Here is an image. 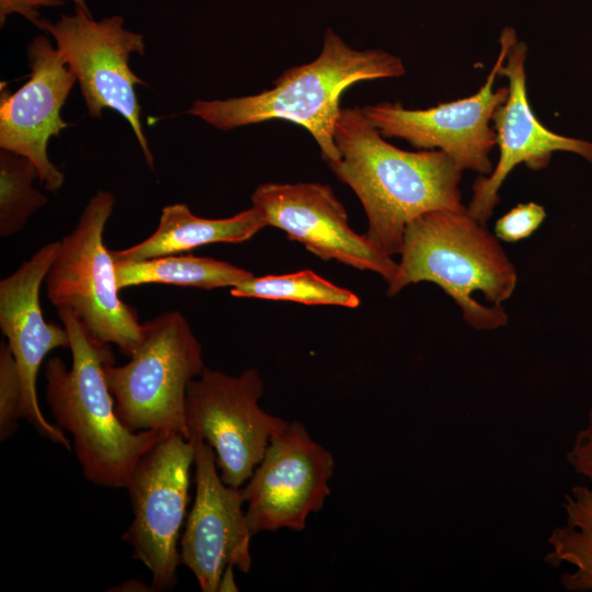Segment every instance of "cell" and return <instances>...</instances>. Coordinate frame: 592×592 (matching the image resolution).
Segmentation results:
<instances>
[{"label": "cell", "instance_id": "cell-25", "mask_svg": "<svg viewBox=\"0 0 592 592\" xmlns=\"http://www.w3.org/2000/svg\"><path fill=\"white\" fill-rule=\"evenodd\" d=\"M61 4L62 0H0V24L2 26L10 14L18 13L38 26L42 21L39 8Z\"/></svg>", "mask_w": 592, "mask_h": 592}, {"label": "cell", "instance_id": "cell-13", "mask_svg": "<svg viewBox=\"0 0 592 592\" xmlns=\"http://www.w3.org/2000/svg\"><path fill=\"white\" fill-rule=\"evenodd\" d=\"M190 439L195 446L196 490L180 538V559L203 592H217L228 566L246 573L250 570L253 534L242 509L240 488L223 481L209 444L197 435Z\"/></svg>", "mask_w": 592, "mask_h": 592}, {"label": "cell", "instance_id": "cell-9", "mask_svg": "<svg viewBox=\"0 0 592 592\" xmlns=\"http://www.w3.org/2000/svg\"><path fill=\"white\" fill-rule=\"evenodd\" d=\"M516 41L514 29H503L496 62L482 87L467 98L423 110L406 109L399 102H380L361 107L362 112L385 138H401L420 150H441L462 171L488 175L493 169L490 152L497 145L490 123L508 96V87L494 90V81Z\"/></svg>", "mask_w": 592, "mask_h": 592}, {"label": "cell", "instance_id": "cell-20", "mask_svg": "<svg viewBox=\"0 0 592 592\" xmlns=\"http://www.w3.org/2000/svg\"><path fill=\"white\" fill-rule=\"evenodd\" d=\"M237 298L289 300L305 305H331L357 308L360 297L340 287L311 270L284 275L253 276L230 288Z\"/></svg>", "mask_w": 592, "mask_h": 592}, {"label": "cell", "instance_id": "cell-4", "mask_svg": "<svg viewBox=\"0 0 592 592\" xmlns=\"http://www.w3.org/2000/svg\"><path fill=\"white\" fill-rule=\"evenodd\" d=\"M405 73L400 57L379 48H352L328 29L317 58L283 71L273 88L226 100H197L189 113L221 130L273 119L292 122L309 132L330 164L340 159L334 132L343 92L361 81Z\"/></svg>", "mask_w": 592, "mask_h": 592}, {"label": "cell", "instance_id": "cell-18", "mask_svg": "<svg viewBox=\"0 0 592 592\" xmlns=\"http://www.w3.org/2000/svg\"><path fill=\"white\" fill-rule=\"evenodd\" d=\"M118 289L149 283L214 289L234 287L254 275L231 263L193 254L114 261Z\"/></svg>", "mask_w": 592, "mask_h": 592}, {"label": "cell", "instance_id": "cell-1", "mask_svg": "<svg viewBox=\"0 0 592 592\" xmlns=\"http://www.w3.org/2000/svg\"><path fill=\"white\" fill-rule=\"evenodd\" d=\"M328 164L358 197L367 236L391 257L400 254L407 225L432 210H463L462 170L437 149L407 151L388 141L361 107H342Z\"/></svg>", "mask_w": 592, "mask_h": 592}, {"label": "cell", "instance_id": "cell-16", "mask_svg": "<svg viewBox=\"0 0 592 592\" xmlns=\"http://www.w3.org/2000/svg\"><path fill=\"white\" fill-rule=\"evenodd\" d=\"M524 42L516 41L500 68L508 79V96L492 116L499 160L488 175H479L466 206L469 215L486 223L499 202V191L511 171L524 163L532 170L546 168L556 151L580 156L592 163V141L567 137L544 126L534 114L527 95Z\"/></svg>", "mask_w": 592, "mask_h": 592}, {"label": "cell", "instance_id": "cell-5", "mask_svg": "<svg viewBox=\"0 0 592 592\" xmlns=\"http://www.w3.org/2000/svg\"><path fill=\"white\" fill-rule=\"evenodd\" d=\"M204 367L201 343L181 312L166 311L146 321L129 361L104 367L116 415L133 432L156 430L190 439L186 389Z\"/></svg>", "mask_w": 592, "mask_h": 592}, {"label": "cell", "instance_id": "cell-8", "mask_svg": "<svg viewBox=\"0 0 592 592\" xmlns=\"http://www.w3.org/2000/svg\"><path fill=\"white\" fill-rule=\"evenodd\" d=\"M264 382L257 368L239 375L204 367L186 389L185 420L191 435L212 446L223 481L240 488L261 462L271 437L287 421L259 405Z\"/></svg>", "mask_w": 592, "mask_h": 592}, {"label": "cell", "instance_id": "cell-6", "mask_svg": "<svg viewBox=\"0 0 592 592\" xmlns=\"http://www.w3.org/2000/svg\"><path fill=\"white\" fill-rule=\"evenodd\" d=\"M114 196L98 191L71 232L58 246L46 275V296L56 308H69L96 340L115 344L130 356L143 338L135 308L118 295L114 260L104 244Z\"/></svg>", "mask_w": 592, "mask_h": 592}, {"label": "cell", "instance_id": "cell-2", "mask_svg": "<svg viewBox=\"0 0 592 592\" xmlns=\"http://www.w3.org/2000/svg\"><path fill=\"white\" fill-rule=\"evenodd\" d=\"M400 262L387 283V295L406 286L431 282L459 307L463 318L478 331L508 325L501 304L513 294L517 274L492 235L467 209L432 210L405 230Z\"/></svg>", "mask_w": 592, "mask_h": 592}, {"label": "cell", "instance_id": "cell-3", "mask_svg": "<svg viewBox=\"0 0 592 592\" xmlns=\"http://www.w3.org/2000/svg\"><path fill=\"white\" fill-rule=\"evenodd\" d=\"M57 314L70 338L71 366L59 356L44 365L45 398L55 424L71 434L90 482L125 488L139 458L168 433L133 432L119 421L104 373L115 363L110 344L92 337L69 308L59 307Z\"/></svg>", "mask_w": 592, "mask_h": 592}, {"label": "cell", "instance_id": "cell-10", "mask_svg": "<svg viewBox=\"0 0 592 592\" xmlns=\"http://www.w3.org/2000/svg\"><path fill=\"white\" fill-rule=\"evenodd\" d=\"M37 27L56 41L77 78L89 115L100 118L104 109L121 114L153 170V155L143 130L141 109L135 92L137 84L146 86V82L129 67L132 53L145 54L143 35L126 30L121 15L96 21L80 9L72 15L62 14L56 22L42 19Z\"/></svg>", "mask_w": 592, "mask_h": 592}, {"label": "cell", "instance_id": "cell-12", "mask_svg": "<svg viewBox=\"0 0 592 592\" xmlns=\"http://www.w3.org/2000/svg\"><path fill=\"white\" fill-rule=\"evenodd\" d=\"M266 226L286 232L323 261L335 260L380 275L387 283L398 262L368 236L356 234L345 207L329 185L316 182L263 183L251 195Z\"/></svg>", "mask_w": 592, "mask_h": 592}, {"label": "cell", "instance_id": "cell-15", "mask_svg": "<svg viewBox=\"0 0 592 592\" xmlns=\"http://www.w3.org/2000/svg\"><path fill=\"white\" fill-rule=\"evenodd\" d=\"M27 58L31 73L20 89L11 93L1 83L0 147L31 160L45 189L56 192L65 177L49 160L47 146L68 126L60 110L77 78L61 50L45 36L30 42Z\"/></svg>", "mask_w": 592, "mask_h": 592}, {"label": "cell", "instance_id": "cell-19", "mask_svg": "<svg viewBox=\"0 0 592 592\" xmlns=\"http://www.w3.org/2000/svg\"><path fill=\"white\" fill-rule=\"evenodd\" d=\"M563 508L566 523L551 532L550 550L544 560L553 568L562 563L573 567L560 577L566 590L592 591V488L572 487L565 496Z\"/></svg>", "mask_w": 592, "mask_h": 592}, {"label": "cell", "instance_id": "cell-17", "mask_svg": "<svg viewBox=\"0 0 592 592\" xmlns=\"http://www.w3.org/2000/svg\"><path fill=\"white\" fill-rule=\"evenodd\" d=\"M264 227L266 221L253 205L228 218L207 219L194 215L185 204H172L162 208L151 236L129 248L112 250L111 255L114 261H141L180 254L210 243H239Z\"/></svg>", "mask_w": 592, "mask_h": 592}, {"label": "cell", "instance_id": "cell-14", "mask_svg": "<svg viewBox=\"0 0 592 592\" xmlns=\"http://www.w3.org/2000/svg\"><path fill=\"white\" fill-rule=\"evenodd\" d=\"M59 241L41 247L11 275L0 282V328L15 358L22 383V418L45 439L70 451L62 430L43 414L36 379L46 355L57 348L70 349L62 326L44 319L39 301L42 283L53 264Z\"/></svg>", "mask_w": 592, "mask_h": 592}, {"label": "cell", "instance_id": "cell-21", "mask_svg": "<svg viewBox=\"0 0 592 592\" xmlns=\"http://www.w3.org/2000/svg\"><path fill=\"white\" fill-rule=\"evenodd\" d=\"M39 178L27 158L1 149L0 152V236L19 232L27 219L47 203L44 194L33 186Z\"/></svg>", "mask_w": 592, "mask_h": 592}, {"label": "cell", "instance_id": "cell-26", "mask_svg": "<svg viewBox=\"0 0 592 592\" xmlns=\"http://www.w3.org/2000/svg\"><path fill=\"white\" fill-rule=\"evenodd\" d=\"M232 566H228L223 572L218 591H238V587L235 582Z\"/></svg>", "mask_w": 592, "mask_h": 592}, {"label": "cell", "instance_id": "cell-23", "mask_svg": "<svg viewBox=\"0 0 592 592\" xmlns=\"http://www.w3.org/2000/svg\"><path fill=\"white\" fill-rule=\"evenodd\" d=\"M545 217V208L535 202L517 204L497 220L496 237L504 242L523 240L538 229Z\"/></svg>", "mask_w": 592, "mask_h": 592}, {"label": "cell", "instance_id": "cell-22", "mask_svg": "<svg viewBox=\"0 0 592 592\" xmlns=\"http://www.w3.org/2000/svg\"><path fill=\"white\" fill-rule=\"evenodd\" d=\"M22 408V383L15 358L7 342L0 344V441L18 430Z\"/></svg>", "mask_w": 592, "mask_h": 592}, {"label": "cell", "instance_id": "cell-27", "mask_svg": "<svg viewBox=\"0 0 592 592\" xmlns=\"http://www.w3.org/2000/svg\"><path fill=\"white\" fill-rule=\"evenodd\" d=\"M76 4V9H80L88 14H91L86 0H71Z\"/></svg>", "mask_w": 592, "mask_h": 592}, {"label": "cell", "instance_id": "cell-11", "mask_svg": "<svg viewBox=\"0 0 592 592\" xmlns=\"http://www.w3.org/2000/svg\"><path fill=\"white\" fill-rule=\"evenodd\" d=\"M333 469L332 453L314 441L303 423L287 421L240 487L252 534L305 530L309 515L323 508L331 492Z\"/></svg>", "mask_w": 592, "mask_h": 592}, {"label": "cell", "instance_id": "cell-7", "mask_svg": "<svg viewBox=\"0 0 592 592\" xmlns=\"http://www.w3.org/2000/svg\"><path fill=\"white\" fill-rule=\"evenodd\" d=\"M194 455L192 439L164 434L139 458L125 486L133 521L122 539L130 546L133 558L150 571L156 591L171 590L178 583L180 531L190 500Z\"/></svg>", "mask_w": 592, "mask_h": 592}, {"label": "cell", "instance_id": "cell-24", "mask_svg": "<svg viewBox=\"0 0 592 592\" xmlns=\"http://www.w3.org/2000/svg\"><path fill=\"white\" fill-rule=\"evenodd\" d=\"M567 460L578 475L592 479V406L587 424L577 433Z\"/></svg>", "mask_w": 592, "mask_h": 592}]
</instances>
